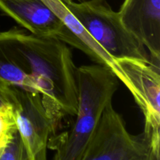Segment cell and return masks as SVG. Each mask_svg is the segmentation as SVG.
<instances>
[{
  "mask_svg": "<svg viewBox=\"0 0 160 160\" xmlns=\"http://www.w3.org/2000/svg\"><path fill=\"white\" fill-rule=\"evenodd\" d=\"M14 45L38 87L53 134L66 116L78 112V67L71 52L59 39L27 34L19 28Z\"/></svg>",
  "mask_w": 160,
  "mask_h": 160,
  "instance_id": "obj_1",
  "label": "cell"
},
{
  "mask_svg": "<svg viewBox=\"0 0 160 160\" xmlns=\"http://www.w3.org/2000/svg\"><path fill=\"white\" fill-rule=\"evenodd\" d=\"M78 108L68 131L49 138L48 148L55 150L53 160H80L92 139L105 107L112 102L119 79L98 64L77 69Z\"/></svg>",
  "mask_w": 160,
  "mask_h": 160,
  "instance_id": "obj_2",
  "label": "cell"
},
{
  "mask_svg": "<svg viewBox=\"0 0 160 160\" xmlns=\"http://www.w3.org/2000/svg\"><path fill=\"white\" fill-rule=\"evenodd\" d=\"M62 1L73 17L112 59L152 60L143 45L126 29L118 12L112 10L106 0Z\"/></svg>",
  "mask_w": 160,
  "mask_h": 160,
  "instance_id": "obj_3",
  "label": "cell"
},
{
  "mask_svg": "<svg viewBox=\"0 0 160 160\" xmlns=\"http://www.w3.org/2000/svg\"><path fill=\"white\" fill-rule=\"evenodd\" d=\"M80 160H160V157L155 155L143 134L135 136L127 130L110 102Z\"/></svg>",
  "mask_w": 160,
  "mask_h": 160,
  "instance_id": "obj_4",
  "label": "cell"
},
{
  "mask_svg": "<svg viewBox=\"0 0 160 160\" xmlns=\"http://www.w3.org/2000/svg\"><path fill=\"white\" fill-rule=\"evenodd\" d=\"M129 88L145 117L144 134L155 155L160 157V69L152 60L116 59Z\"/></svg>",
  "mask_w": 160,
  "mask_h": 160,
  "instance_id": "obj_5",
  "label": "cell"
},
{
  "mask_svg": "<svg viewBox=\"0 0 160 160\" xmlns=\"http://www.w3.org/2000/svg\"><path fill=\"white\" fill-rule=\"evenodd\" d=\"M19 107L14 112L17 131L31 160H47L51 122L39 94L16 87Z\"/></svg>",
  "mask_w": 160,
  "mask_h": 160,
  "instance_id": "obj_6",
  "label": "cell"
},
{
  "mask_svg": "<svg viewBox=\"0 0 160 160\" xmlns=\"http://www.w3.org/2000/svg\"><path fill=\"white\" fill-rule=\"evenodd\" d=\"M0 9L34 35L78 48L76 37L42 0H0Z\"/></svg>",
  "mask_w": 160,
  "mask_h": 160,
  "instance_id": "obj_7",
  "label": "cell"
},
{
  "mask_svg": "<svg viewBox=\"0 0 160 160\" xmlns=\"http://www.w3.org/2000/svg\"><path fill=\"white\" fill-rule=\"evenodd\" d=\"M126 29L160 61V0H124L118 12Z\"/></svg>",
  "mask_w": 160,
  "mask_h": 160,
  "instance_id": "obj_8",
  "label": "cell"
},
{
  "mask_svg": "<svg viewBox=\"0 0 160 160\" xmlns=\"http://www.w3.org/2000/svg\"><path fill=\"white\" fill-rule=\"evenodd\" d=\"M47 6L63 22L67 28L73 33L78 41V48L88 56L97 64L106 67L117 76L119 81L123 82L129 88V83L123 72L117 66L116 60L112 59L109 53L89 34L85 28L73 17L67 9L62 0H42Z\"/></svg>",
  "mask_w": 160,
  "mask_h": 160,
  "instance_id": "obj_9",
  "label": "cell"
},
{
  "mask_svg": "<svg viewBox=\"0 0 160 160\" xmlns=\"http://www.w3.org/2000/svg\"><path fill=\"white\" fill-rule=\"evenodd\" d=\"M17 28L0 31V80L13 87L40 95V91L31 75L21 62L14 45Z\"/></svg>",
  "mask_w": 160,
  "mask_h": 160,
  "instance_id": "obj_10",
  "label": "cell"
},
{
  "mask_svg": "<svg viewBox=\"0 0 160 160\" xmlns=\"http://www.w3.org/2000/svg\"><path fill=\"white\" fill-rule=\"evenodd\" d=\"M0 160H31L17 128L9 135L0 156Z\"/></svg>",
  "mask_w": 160,
  "mask_h": 160,
  "instance_id": "obj_11",
  "label": "cell"
},
{
  "mask_svg": "<svg viewBox=\"0 0 160 160\" xmlns=\"http://www.w3.org/2000/svg\"><path fill=\"white\" fill-rule=\"evenodd\" d=\"M19 107L16 87L0 80V110L15 112Z\"/></svg>",
  "mask_w": 160,
  "mask_h": 160,
  "instance_id": "obj_12",
  "label": "cell"
},
{
  "mask_svg": "<svg viewBox=\"0 0 160 160\" xmlns=\"http://www.w3.org/2000/svg\"><path fill=\"white\" fill-rule=\"evenodd\" d=\"M16 128L17 125L14 112L0 110V143L6 142Z\"/></svg>",
  "mask_w": 160,
  "mask_h": 160,
  "instance_id": "obj_13",
  "label": "cell"
},
{
  "mask_svg": "<svg viewBox=\"0 0 160 160\" xmlns=\"http://www.w3.org/2000/svg\"><path fill=\"white\" fill-rule=\"evenodd\" d=\"M6 142H7V141H6ZM6 142H2V143H0V156H1L3 148H4L5 145H6Z\"/></svg>",
  "mask_w": 160,
  "mask_h": 160,
  "instance_id": "obj_14",
  "label": "cell"
},
{
  "mask_svg": "<svg viewBox=\"0 0 160 160\" xmlns=\"http://www.w3.org/2000/svg\"><path fill=\"white\" fill-rule=\"evenodd\" d=\"M77 1H79V2H81V1H84V0H77Z\"/></svg>",
  "mask_w": 160,
  "mask_h": 160,
  "instance_id": "obj_15",
  "label": "cell"
}]
</instances>
